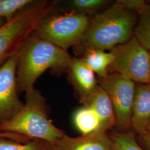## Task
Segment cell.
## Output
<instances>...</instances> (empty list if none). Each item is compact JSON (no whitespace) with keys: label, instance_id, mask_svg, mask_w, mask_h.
Segmentation results:
<instances>
[{"label":"cell","instance_id":"1","mask_svg":"<svg viewBox=\"0 0 150 150\" xmlns=\"http://www.w3.org/2000/svg\"><path fill=\"white\" fill-rule=\"evenodd\" d=\"M135 12L117 2L91 18L80 42L73 47L76 56L81 57L90 50H110L128 41L134 36L138 21Z\"/></svg>","mask_w":150,"mask_h":150},{"label":"cell","instance_id":"2","mask_svg":"<svg viewBox=\"0 0 150 150\" xmlns=\"http://www.w3.org/2000/svg\"><path fill=\"white\" fill-rule=\"evenodd\" d=\"M72 58L67 51L33 32L18 53L16 79L18 92L34 88L36 80L46 70L59 75L67 72Z\"/></svg>","mask_w":150,"mask_h":150},{"label":"cell","instance_id":"3","mask_svg":"<svg viewBox=\"0 0 150 150\" xmlns=\"http://www.w3.org/2000/svg\"><path fill=\"white\" fill-rule=\"evenodd\" d=\"M26 93V103L16 115L3 123L0 131L54 144L65 134L48 119L45 100L35 88Z\"/></svg>","mask_w":150,"mask_h":150},{"label":"cell","instance_id":"4","mask_svg":"<svg viewBox=\"0 0 150 150\" xmlns=\"http://www.w3.org/2000/svg\"><path fill=\"white\" fill-rule=\"evenodd\" d=\"M57 1H35L0 27V67L18 53L22 46L46 16L52 13Z\"/></svg>","mask_w":150,"mask_h":150},{"label":"cell","instance_id":"5","mask_svg":"<svg viewBox=\"0 0 150 150\" xmlns=\"http://www.w3.org/2000/svg\"><path fill=\"white\" fill-rule=\"evenodd\" d=\"M91 19L88 14L74 11L59 15L51 13L42 20L34 33L67 51L80 42Z\"/></svg>","mask_w":150,"mask_h":150},{"label":"cell","instance_id":"6","mask_svg":"<svg viewBox=\"0 0 150 150\" xmlns=\"http://www.w3.org/2000/svg\"><path fill=\"white\" fill-rule=\"evenodd\" d=\"M110 51L113 56L110 70L136 83H150V53L133 36Z\"/></svg>","mask_w":150,"mask_h":150},{"label":"cell","instance_id":"7","mask_svg":"<svg viewBox=\"0 0 150 150\" xmlns=\"http://www.w3.org/2000/svg\"><path fill=\"white\" fill-rule=\"evenodd\" d=\"M98 84L111 100L116 125L125 129H131L136 83L118 74L111 73L100 79Z\"/></svg>","mask_w":150,"mask_h":150},{"label":"cell","instance_id":"8","mask_svg":"<svg viewBox=\"0 0 150 150\" xmlns=\"http://www.w3.org/2000/svg\"><path fill=\"white\" fill-rule=\"evenodd\" d=\"M18 54L0 67V123L10 120L24 104L18 96L16 69Z\"/></svg>","mask_w":150,"mask_h":150},{"label":"cell","instance_id":"9","mask_svg":"<svg viewBox=\"0 0 150 150\" xmlns=\"http://www.w3.org/2000/svg\"><path fill=\"white\" fill-rule=\"evenodd\" d=\"M80 101L84 107L90 108L96 114L100 124L98 132L106 133L117 124L111 100L98 84L90 94Z\"/></svg>","mask_w":150,"mask_h":150},{"label":"cell","instance_id":"10","mask_svg":"<svg viewBox=\"0 0 150 150\" xmlns=\"http://www.w3.org/2000/svg\"><path fill=\"white\" fill-rule=\"evenodd\" d=\"M53 144L59 150H114L110 137L101 132L77 137L64 134Z\"/></svg>","mask_w":150,"mask_h":150},{"label":"cell","instance_id":"11","mask_svg":"<svg viewBox=\"0 0 150 150\" xmlns=\"http://www.w3.org/2000/svg\"><path fill=\"white\" fill-rule=\"evenodd\" d=\"M150 120V83H136L132 108L131 128L138 135L146 132Z\"/></svg>","mask_w":150,"mask_h":150},{"label":"cell","instance_id":"12","mask_svg":"<svg viewBox=\"0 0 150 150\" xmlns=\"http://www.w3.org/2000/svg\"><path fill=\"white\" fill-rule=\"evenodd\" d=\"M67 73L80 101L90 94L98 85L94 72L80 57H73Z\"/></svg>","mask_w":150,"mask_h":150},{"label":"cell","instance_id":"13","mask_svg":"<svg viewBox=\"0 0 150 150\" xmlns=\"http://www.w3.org/2000/svg\"><path fill=\"white\" fill-rule=\"evenodd\" d=\"M80 58L94 74L102 79L109 74L113 56L110 51L107 52L105 50L93 49L86 51Z\"/></svg>","mask_w":150,"mask_h":150},{"label":"cell","instance_id":"14","mask_svg":"<svg viewBox=\"0 0 150 150\" xmlns=\"http://www.w3.org/2000/svg\"><path fill=\"white\" fill-rule=\"evenodd\" d=\"M74 123L77 129L87 135L98 132L100 129V121L93 111L87 107L79 109L74 115Z\"/></svg>","mask_w":150,"mask_h":150},{"label":"cell","instance_id":"15","mask_svg":"<svg viewBox=\"0 0 150 150\" xmlns=\"http://www.w3.org/2000/svg\"><path fill=\"white\" fill-rule=\"evenodd\" d=\"M134 36L147 50L150 51V3L138 14Z\"/></svg>","mask_w":150,"mask_h":150},{"label":"cell","instance_id":"16","mask_svg":"<svg viewBox=\"0 0 150 150\" xmlns=\"http://www.w3.org/2000/svg\"><path fill=\"white\" fill-rule=\"evenodd\" d=\"M109 137L114 150H144L137 142L134 131L114 132Z\"/></svg>","mask_w":150,"mask_h":150},{"label":"cell","instance_id":"17","mask_svg":"<svg viewBox=\"0 0 150 150\" xmlns=\"http://www.w3.org/2000/svg\"><path fill=\"white\" fill-rule=\"evenodd\" d=\"M34 1L32 0H0V17L8 21L17 13L32 4Z\"/></svg>","mask_w":150,"mask_h":150},{"label":"cell","instance_id":"18","mask_svg":"<svg viewBox=\"0 0 150 150\" xmlns=\"http://www.w3.org/2000/svg\"><path fill=\"white\" fill-rule=\"evenodd\" d=\"M106 0H73L70 2L72 11L88 14L107 5Z\"/></svg>","mask_w":150,"mask_h":150},{"label":"cell","instance_id":"19","mask_svg":"<svg viewBox=\"0 0 150 150\" xmlns=\"http://www.w3.org/2000/svg\"><path fill=\"white\" fill-rule=\"evenodd\" d=\"M0 150H41V146L37 139L22 144L11 139L0 138Z\"/></svg>","mask_w":150,"mask_h":150},{"label":"cell","instance_id":"20","mask_svg":"<svg viewBox=\"0 0 150 150\" xmlns=\"http://www.w3.org/2000/svg\"><path fill=\"white\" fill-rule=\"evenodd\" d=\"M116 2L129 10L137 12L138 14L147 4L144 0H119Z\"/></svg>","mask_w":150,"mask_h":150},{"label":"cell","instance_id":"21","mask_svg":"<svg viewBox=\"0 0 150 150\" xmlns=\"http://www.w3.org/2000/svg\"><path fill=\"white\" fill-rule=\"evenodd\" d=\"M0 138L11 139L18 142H21V143L26 142L27 140L31 139L27 137L22 136L21 134L5 132H2L1 131H0Z\"/></svg>","mask_w":150,"mask_h":150},{"label":"cell","instance_id":"22","mask_svg":"<svg viewBox=\"0 0 150 150\" xmlns=\"http://www.w3.org/2000/svg\"><path fill=\"white\" fill-rule=\"evenodd\" d=\"M140 142L147 150H150V134L147 132L139 135Z\"/></svg>","mask_w":150,"mask_h":150},{"label":"cell","instance_id":"23","mask_svg":"<svg viewBox=\"0 0 150 150\" xmlns=\"http://www.w3.org/2000/svg\"><path fill=\"white\" fill-rule=\"evenodd\" d=\"M39 142L41 146V150H59L53 144L42 141H39Z\"/></svg>","mask_w":150,"mask_h":150},{"label":"cell","instance_id":"24","mask_svg":"<svg viewBox=\"0 0 150 150\" xmlns=\"http://www.w3.org/2000/svg\"><path fill=\"white\" fill-rule=\"evenodd\" d=\"M6 21L5 20V18H2V17H0V27L1 26H2L3 25H4L6 23Z\"/></svg>","mask_w":150,"mask_h":150},{"label":"cell","instance_id":"25","mask_svg":"<svg viewBox=\"0 0 150 150\" xmlns=\"http://www.w3.org/2000/svg\"><path fill=\"white\" fill-rule=\"evenodd\" d=\"M146 131L149 133L150 134V120L149 122L148 123V125L147 126V129H146Z\"/></svg>","mask_w":150,"mask_h":150},{"label":"cell","instance_id":"26","mask_svg":"<svg viewBox=\"0 0 150 150\" xmlns=\"http://www.w3.org/2000/svg\"><path fill=\"white\" fill-rule=\"evenodd\" d=\"M149 53H150V51H149Z\"/></svg>","mask_w":150,"mask_h":150}]
</instances>
